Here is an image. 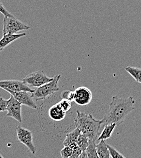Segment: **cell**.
Listing matches in <instances>:
<instances>
[{
	"label": "cell",
	"instance_id": "cell-1",
	"mask_svg": "<svg viewBox=\"0 0 141 158\" xmlns=\"http://www.w3.org/2000/svg\"><path fill=\"white\" fill-rule=\"evenodd\" d=\"M136 100L133 96L123 98L114 96L109 104V109L101 120L102 127L115 123L121 124L125 118L135 110Z\"/></svg>",
	"mask_w": 141,
	"mask_h": 158
},
{
	"label": "cell",
	"instance_id": "cell-2",
	"mask_svg": "<svg viewBox=\"0 0 141 158\" xmlns=\"http://www.w3.org/2000/svg\"><path fill=\"white\" fill-rule=\"evenodd\" d=\"M76 113L77 116L74 120L76 127L89 140L96 141L99 136L102 127L101 120L94 118L91 114H86L79 111Z\"/></svg>",
	"mask_w": 141,
	"mask_h": 158
},
{
	"label": "cell",
	"instance_id": "cell-3",
	"mask_svg": "<svg viewBox=\"0 0 141 158\" xmlns=\"http://www.w3.org/2000/svg\"><path fill=\"white\" fill-rule=\"evenodd\" d=\"M60 78V75H57L49 82L36 88L32 93V98L37 100H44L56 92H58L60 90L58 83Z\"/></svg>",
	"mask_w": 141,
	"mask_h": 158
},
{
	"label": "cell",
	"instance_id": "cell-4",
	"mask_svg": "<svg viewBox=\"0 0 141 158\" xmlns=\"http://www.w3.org/2000/svg\"><path fill=\"white\" fill-rule=\"evenodd\" d=\"M29 29L30 26L29 25L24 24L14 16H6L4 17L2 35L14 34L20 31H27Z\"/></svg>",
	"mask_w": 141,
	"mask_h": 158
},
{
	"label": "cell",
	"instance_id": "cell-5",
	"mask_svg": "<svg viewBox=\"0 0 141 158\" xmlns=\"http://www.w3.org/2000/svg\"><path fill=\"white\" fill-rule=\"evenodd\" d=\"M18 140L24 145L32 155L36 153V148L33 142L32 133L29 130L19 125L16 128Z\"/></svg>",
	"mask_w": 141,
	"mask_h": 158
},
{
	"label": "cell",
	"instance_id": "cell-6",
	"mask_svg": "<svg viewBox=\"0 0 141 158\" xmlns=\"http://www.w3.org/2000/svg\"><path fill=\"white\" fill-rule=\"evenodd\" d=\"M52 79L53 77H48L42 71H37L27 75L23 81L31 88H38Z\"/></svg>",
	"mask_w": 141,
	"mask_h": 158
},
{
	"label": "cell",
	"instance_id": "cell-7",
	"mask_svg": "<svg viewBox=\"0 0 141 158\" xmlns=\"http://www.w3.org/2000/svg\"><path fill=\"white\" fill-rule=\"evenodd\" d=\"M0 88L3 89H8L13 91H25L32 93L34 91L32 88L29 87L23 81L19 80H5L0 81Z\"/></svg>",
	"mask_w": 141,
	"mask_h": 158
},
{
	"label": "cell",
	"instance_id": "cell-8",
	"mask_svg": "<svg viewBox=\"0 0 141 158\" xmlns=\"http://www.w3.org/2000/svg\"><path fill=\"white\" fill-rule=\"evenodd\" d=\"M4 90L7 91L15 99H17L21 105H25L34 110H38V106L33 100L32 93L30 94L29 93H31L25 91H13L8 89H4Z\"/></svg>",
	"mask_w": 141,
	"mask_h": 158
},
{
	"label": "cell",
	"instance_id": "cell-9",
	"mask_svg": "<svg viewBox=\"0 0 141 158\" xmlns=\"http://www.w3.org/2000/svg\"><path fill=\"white\" fill-rule=\"evenodd\" d=\"M6 111H7V117L14 118L19 123L22 122L21 104L12 95H10V98L8 100Z\"/></svg>",
	"mask_w": 141,
	"mask_h": 158
},
{
	"label": "cell",
	"instance_id": "cell-10",
	"mask_svg": "<svg viewBox=\"0 0 141 158\" xmlns=\"http://www.w3.org/2000/svg\"><path fill=\"white\" fill-rule=\"evenodd\" d=\"M74 102L78 105L86 106L89 105L93 99L91 91L85 86H81L76 89Z\"/></svg>",
	"mask_w": 141,
	"mask_h": 158
},
{
	"label": "cell",
	"instance_id": "cell-11",
	"mask_svg": "<svg viewBox=\"0 0 141 158\" xmlns=\"http://www.w3.org/2000/svg\"><path fill=\"white\" fill-rule=\"evenodd\" d=\"M66 112L63 110L59 102L51 106L48 111L49 118L52 120L57 122L63 120L66 117Z\"/></svg>",
	"mask_w": 141,
	"mask_h": 158
},
{
	"label": "cell",
	"instance_id": "cell-12",
	"mask_svg": "<svg viewBox=\"0 0 141 158\" xmlns=\"http://www.w3.org/2000/svg\"><path fill=\"white\" fill-rule=\"evenodd\" d=\"M26 35V33L14 34H5L3 35L2 39L0 40V52L6 48L8 45L15 40L23 37Z\"/></svg>",
	"mask_w": 141,
	"mask_h": 158
},
{
	"label": "cell",
	"instance_id": "cell-13",
	"mask_svg": "<svg viewBox=\"0 0 141 158\" xmlns=\"http://www.w3.org/2000/svg\"><path fill=\"white\" fill-rule=\"evenodd\" d=\"M117 126H118L117 124L115 123L105 125L104 126L103 131L99 136L97 140H106L110 138Z\"/></svg>",
	"mask_w": 141,
	"mask_h": 158
},
{
	"label": "cell",
	"instance_id": "cell-14",
	"mask_svg": "<svg viewBox=\"0 0 141 158\" xmlns=\"http://www.w3.org/2000/svg\"><path fill=\"white\" fill-rule=\"evenodd\" d=\"M81 134V131L78 128L76 127V129H74L73 131L68 133L66 136L65 139L63 142V145L64 146H70L71 145L77 143V139Z\"/></svg>",
	"mask_w": 141,
	"mask_h": 158
},
{
	"label": "cell",
	"instance_id": "cell-15",
	"mask_svg": "<svg viewBox=\"0 0 141 158\" xmlns=\"http://www.w3.org/2000/svg\"><path fill=\"white\" fill-rule=\"evenodd\" d=\"M99 141V143L96 145L97 153L99 158H111L105 140H101Z\"/></svg>",
	"mask_w": 141,
	"mask_h": 158
},
{
	"label": "cell",
	"instance_id": "cell-16",
	"mask_svg": "<svg viewBox=\"0 0 141 158\" xmlns=\"http://www.w3.org/2000/svg\"><path fill=\"white\" fill-rule=\"evenodd\" d=\"M125 69L137 82L141 83V68L138 67L127 66Z\"/></svg>",
	"mask_w": 141,
	"mask_h": 158
},
{
	"label": "cell",
	"instance_id": "cell-17",
	"mask_svg": "<svg viewBox=\"0 0 141 158\" xmlns=\"http://www.w3.org/2000/svg\"><path fill=\"white\" fill-rule=\"evenodd\" d=\"M95 140H89V144L85 150L88 155V158H99L97 149H96V144Z\"/></svg>",
	"mask_w": 141,
	"mask_h": 158
},
{
	"label": "cell",
	"instance_id": "cell-18",
	"mask_svg": "<svg viewBox=\"0 0 141 158\" xmlns=\"http://www.w3.org/2000/svg\"><path fill=\"white\" fill-rule=\"evenodd\" d=\"M89 139L88 138L81 133L77 139V144L79 146V147L81 148L82 151H85L86 150V148H87L89 144Z\"/></svg>",
	"mask_w": 141,
	"mask_h": 158
},
{
	"label": "cell",
	"instance_id": "cell-19",
	"mask_svg": "<svg viewBox=\"0 0 141 158\" xmlns=\"http://www.w3.org/2000/svg\"><path fill=\"white\" fill-rule=\"evenodd\" d=\"M61 99H66L69 101L73 102L75 98V91L71 90H66L61 94Z\"/></svg>",
	"mask_w": 141,
	"mask_h": 158
},
{
	"label": "cell",
	"instance_id": "cell-20",
	"mask_svg": "<svg viewBox=\"0 0 141 158\" xmlns=\"http://www.w3.org/2000/svg\"><path fill=\"white\" fill-rule=\"evenodd\" d=\"M107 147L108 148L109 153L110 155V157L113 158H124L125 156L122 155L119 152H118L114 147L111 145L107 144Z\"/></svg>",
	"mask_w": 141,
	"mask_h": 158
},
{
	"label": "cell",
	"instance_id": "cell-21",
	"mask_svg": "<svg viewBox=\"0 0 141 158\" xmlns=\"http://www.w3.org/2000/svg\"><path fill=\"white\" fill-rule=\"evenodd\" d=\"M59 103L63 110L66 113L68 112L72 107V102L66 99H61L60 101L59 102Z\"/></svg>",
	"mask_w": 141,
	"mask_h": 158
},
{
	"label": "cell",
	"instance_id": "cell-22",
	"mask_svg": "<svg viewBox=\"0 0 141 158\" xmlns=\"http://www.w3.org/2000/svg\"><path fill=\"white\" fill-rule=\"evenodd\" d=\"M73 154V149L69 146H64L60 151L61 157L62 158H71Z\"/></svg>",
	"mask_w": 141,
	"mask_h": 158
},
{
	"label": "cell",
	"instance_id": "cell-23",
	"mask_svg": "<svg viewBox=\"0 0 141 158\" xmlns=\"http://www.w3.org/2000/svg\"><path fill=\"white\" fill-rule=\"evenodd\" d=\"M8 100L0 98V112H4L6 111L7 106Z\"/></svg>",
	"mask_w": 141,
	"mask_h": 158
},
{
	"label": "cell",
	"instance_id": "cell-24",
	"mask_svg": "<svg viewBox=\"0 0 141 158\" xmlns=\"http://www.w3.org/2000/svg\"><path fill=\"white\" fill-rule=\"evenodd\" d=\"M0 13H1L2 14H3V15L4 17L6 16H8V17H12L13 16L4 7V6L3 5L2 2L0 1Z\"/></svg>",
	"mask_w": 141,
	"mask_h": 158
},
{
	"label": "cell",
	"instance_id": "cell-25",
	"mask_svg": "<svg viewBox=\"0 0 141 158\" xmlns=\"http://www.w3.org/2000/svg\"><path fill=\"white\" fill-rule=\"evenodd\" d=\"M82 152V150L80 147H79V146L77 147H76V148L73 150V154L71 158H79L81 153Z\"/></svg>",
	"mask_w": 141,
	"mask_h": 158
},
{
	"label": "cell",
	"instance_id": "cell-26",
	"mask_svg": "<svg viewBox=\"0 0 141 158\" xmlns=\"http://www.w3.org/2000/svg\"><path fill=\"white\" fill-rule=\"evenodd\" d=\"M79 158H88V155H87L86 152L85 151H82V152H81V155H80Z\"/></svg>",
	"mask_w": 141,
	"mask_h": 158
}]
</instances>
